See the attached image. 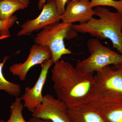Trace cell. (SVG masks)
<instances>
[{
	"label": "cell",
	"instance_id": "15",
	"mask_svg": "<svg viewBox=\"0 0 122 122\" xmlns=\"http://www.w3.org/2000/svg\"><path fill=\"white\" fill-rule=\"evenodd\" d=\"M21 97H16L15 100L10 107V114L7 121L0 119V122H28L25 120L22 115L24 105Z\"/></svg>",
	"mask_w": 122,
	"mask_h": 122
},
{
	"label": "cell",
	"instance_id": "2",
	"mask_svg": "<svg viewBox=\"0 0 122 122\" xmlns=\"http://www.w3.org/2000/svg\"><path fill=\"white\" fill-rule=\"evenodd\" d=\"M96 72L87 100L81 107L96 110L107 104L122 103V75L118 70L108 66Z\"/></svg>",
	"mask_w": 122,
	"mask_h": 122
},
{
	"label": "cell",
	"instance_id": "19",
	"mask_svg": "<svg viewBox=\"0 0 122 122\" xmlns=\"http://www.w3.org/2000/svg\"><path fill=\"white\" fill-rule=\"evenodd\" d=\"M28 122H53L48 119H44L41 118L32 117L28 121Z\"/></svg>",
	"mask_w": 122,
	"mask_h": 122
},
{
	"label": "cell",
	"instance_id": "6",
	"mask_svg": "<svg viewBox=\"0 0 122 122\" xmlns=\"http://www.w3.org/2000/svg\"><path fill=\"white\" fill-rule=\"evenodd\" d=\"M32 116L53 122H71L66 104L50 94L44 96L41 103L36 108Z\"/></svg>",
	"mask_w": 122,
	"mask_h": 122
},
{
	"label": "cell",
	"instance_id": "13",
	"mask_svg": "<svg viewBox=\"0 0 122 122\" xmlns=\"http://www.w3.org/2000/svg\"><path fill=\"white\" fill-rule=\"evenodd\" d=\"M28 6L19 0H0V20H9L15 12L25 9Z\"/></svg>",
	"mask_w": 122,
	"mask_h": 122
},
{
	"label": "cell",
	"instance_id": "5",
	"mask_svg": "<svg viewBox=\"0 0 122 122\" xmlns=\"http://www.w3.org/2000/svg\"><path fill=\"white\" fill-rule=\"evenodd\" d=\"M87 46L90 55L86 59L77 62L75 67L85 72L94 73L107 66H115L122 63V55L103 45L98 39L88 40Z\"/></svg>",
	"mask_w": 122,
	"mask_h": 122
},
{
	"label": "cell",
	"instance_id": "16",
	"mask_svg": "<svg viewBox=\"0 0 122 122\" xmlns=\"http://www.w3.org/2000/svg\"><path fill=\"white\" fill-rule=\"evenodd\" d=\"M92 8L98 6H107L113 7L122 15V0H91L90 1Z\"/></svg>",
	"mask_w": 122,
	"mask_h": 122
},
{
	"label": "cell",
	"instance_id": "10",
	"mask_svg": "<svg viewBox=\"0 0 122 122\" xmlns=\"http://www.w3.org/2000/svg\"><path fill=\"white\" fill-rule=\"evenodd\" d=\"M95 15L94 10L91 7L90 1L83 2L68 0L65 11L61 15L62 22L71 24L86 23Z\"/></svg>",
	"mask_w": 122,
	"mask_h": 122
},
{
	"label": "cell",
	"instance_id": "1",
	"mask_svg": "<svg viewBox=\"0 0 122 122\" xmlns=\"http://www.w3.org/2000/svg\"><path fill=\"white\" fill-rule=\"evenodd\" d=\"M51 71L53 87L57 98L68 108L82 106L89 94L94 73L82 72L68 62L59 60Z\"/></svg>",
	"mask_w": 122,
	"mask_h": 122
},
{
	"label": "cell",
	"instance_id": "14",
	"mask_svg": "<svg viewBox=\"0 0 122 122\" xmlns=\"http://www.w3.org/2000/svg\"><path fill=\"white\" fill-rule=\"evenodd\" d=\"M9 58V57H5L3 62L0 63V91H4L11 96L18 97L21 91L20 86L19 84H16L7 80L2 72L4 65Z\"/></svg>",
	"mask_w": 122,
	"mask_h": 122
},
{
	"label": "cell",
	"instance_id": "11",
	"mask_svg": "<svg viewBox=\"0 0 122 122\" xmlns=\"http://www.w3.org/2000/svg\"><path fill=\"white\" fill-rule=\"evenodd\" d=\"M68 110L71 122H104L99 112L93 109L80 107Z\"/></svg>",
	"mask_w": 122,
	"mask_h": 122
},
{
	"label": "cell",
	"instance_id": "9",
	"mask_svg": "<svg viewBox=\"0 0 122 122\" xmlns=\"http://www.w3.org/2000/svg\"><path fill=\"white\" fill-rule=\"evenodd\" d=\"M51 59L45 61L41 64V70L36 82L32 88L26 87L21 97L24 107L32 113L41 105L43 99L42 91L46 81L48 71L53 65Z\"/></svg>",
	"mask_w": 122,
	"mask_h": 122
},
{
	"label": "cell",
	"instance_id": "8",
	"mask_svg": "<svg viewBox=\"0 0 122 122\" xmlns=\"http://www.w3.org/2000/svg\"><path fill=\"white\" fill-rule=\"evenodd\" d=\"M52 54L47 46L37 44L32 46L28 58L23 63L14 64L10 68L13 75L19 77L21 81L25 80L29 71L34 66L42 64L45 61L51 59Z\"/></svg>",
	"mask_w": 122,
	"mask_h": 122
},
{
	"label": "cell",
	"instance_id": "3",
	"mask_svg": "<svg viewBox=\"0 0 122 122\" xmlns=\"http://www.w3.org/2000/svg\"><path fill=\"white\" fill-rule=\"evenodd\" d=\"M94 10L99 19L93 17L85 24H72V28L77 33L89 34L98 39H109L113 47L122 55V15L102 6Z\"/></svg>",
	"mask_w": 122,
	"mask_h": 122
},
{
	"label": "cell",
	"instance_id": "12",
	"mask_svg": "<svg viewBox=\"0 0 122 122\" xmlns=\"http://www.w3.org/2000/svg\"><path fill=\"white\" fill-rule=\"evenodd\" d=\"M95 111L104 122H122V103L107 104Z\"/></svg>",
	"mask_w": 122,
	"mask_h": 122
},
{
	"label": "cell",
	"instance_id": "17",
	"mask_svg": "<svg viewBox=\"0 0 122 122\" xmlns=\"http://www.w3.org/2000/svg\"><path fill=\"white\" fill-rule=\"evenodd\" d=\"M17 20L16 16H12L10 20L7 21H3L0 20V34L1 37H8L10 34L9 29L12 27L15 21Z\"/></svg>",
	"mask_w": 122,
	"mask_h": 122
},
{
	"label": "cell",
	"instance_id": "23",
	"mask_svg": "<svg viewBox=\"0 0 122 122\" xmlns=\"http://www.w3.org/2000/svg\"><path fill=\"white\" fill-rule=\"evenodd\" d=\"M90 0H80V1H83V2H88V1H90Z\"/></svg>",
	"mask_w": 122,
	"mask_h": 122
},
{
	"label": "cell",
	"instance_id": "18",
	"mask_svg": "<svg viewBox=\"0 0 122 122\" xmlns=\"http://www.w3.org/2000/svg\"><path fill=\"white\" fill-rule=\"evenodd\" d=\"M68 0H54L57 10L59 15H62L65 12L66 5ZM74 1H79L80 0H72Z\"/></svg>",
	"mask_w": 122,
	"mask_h": 122
},
{
	"label": "cell",
	"instance_id": "21",
	"mask_svg": "<svg viewBox=\"0 0 122 122\" xmlns=\"http://www.w3.org/2000/svg\"><path fill=\"white\" fill-rule=\"evenodd\" d=\"M116 67L117 68V69L118 70L122 75V63L116 66Z\"/></svg>",
	"mask_w": 122,
	"mask_h": 122
},
{
	"label": "cell",
	"instance_id": "20",
	"mask_svg": "<svg viewBox=\"0 0 122 122\" xmlns=\"http://www.w3.org/2000/svg\"><path fill=\"white\" fill-rule=\"evenodd\" d=\"M47 0H39L38 4V9L41 10L43 6L45 4L46 1Z\"/></svg>",
	"mask_w": 122,
	"mask_h": 122
},
{
	"label": "cell",
	"instance_id": "4",
	"mask_svg": "<svg viewBox=\"0 0 122 122\" xmlns=\"http://www.w3.org/2000/svg\"><path fill=\"white\" fill-rule=\"evenodd\" d=\"M72 25L62 21L57 22L45 27L34 38L35 44L50 49L53 64L63 55L72 54L71 51L66 48L64 41L65 39L74 38L77 35L72 28Z\"/></svg>",
	"mask_w": 122,
	"mask_h": 122
},
{
	"label": "cell",
	"instance_id": "7",
	"mask_svg": "<svg viewBox=\"0 0 122 122\" xmlns=\"http://www.w3.org/2000/svg\"><path fill=\"white\" fill-rule=\"evenodd\" d=\"M61 15L57 10L54 0H47L40 15L33 20H27L21 25L18 36L29 34L43 29L46 26L59 22Z\"/></svg>",
	"mask_w": 122,
	"mask_h": 122
},
{
	"label": "cell",
	"instance_id": "22",
	"mask_svg": "<svg viewBox=\"0 0 122 122\" xmlns=\"http://www.w3.org/2000/svg\"><path fill=\"white\" fill-rule=\"evenodd\" d=\"M20 1H21L22 3H24L25 4L28 5L29 3V0H19Z\"/></svg>",
	"mask_w": 122,
	"mask_h": 122
}]
</instances>
